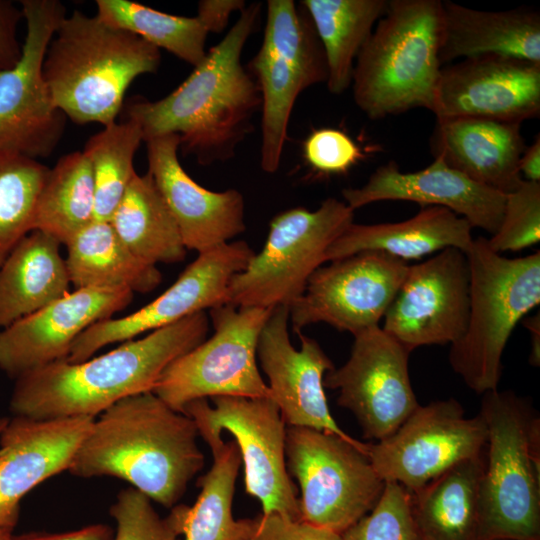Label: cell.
Listing matches in <instances>:
<instances>
[{
  "instance_id": "cell-1",
  "label": "cell",
  "mask_w": 540,
  "mask_h": 540,
  "mask_svg": "<svg viewBox=\"0 0 540 540\" xmlns=\"http://www.w3.org/2000/svg\"><path fill=\"white\" fill-rule=\"evenodd\" d=\"M260 11V3L247 5L224 38L170 94L156 101L136 96L124 102L125 119L139 124L144 141L178 134L179 150L205 166L234 157L261 109L258 85L241 63Z\"/></svg>"
},
{
  "instance_id": "cell-2",
  "label": "cell",
  "mask_w": 540,
  "mask_h": 540,
  "mask_svg": "<svg viewBox=\"0 0 540 540\" xmlns=\"http://www.w3.org/2000/svg\"><path fill=\"white\" fill-rule=\"evenodd\" d=\"M198 436L191 417L153 392L129 396L94 419L68 472L80 478L121 479L172 508L204 466Z\"/></svg>"
},
{
  "instance_id": "cell-3",
  "label": "cell",
  "mask_w": 540,
  "mask_h": 540,
  "mask_svg": "<svg viewBox=\"0 0 540 540\" xmlns=\"http://www.w3.org/2000/svg\"><path fill=\"white\" fill-rule=\"evenodd\" d=\"M206 311L123 342L79 363L59 360L15 379L13 416L35 420L93 417L118 401L152 392L165 368L206 339Z\"/></svg>"
},
{
  "instance_id": "cell-4",
  "label": "cell",
  "mask_w": 540,
  "mask_h": 540,
  "mask_svg": "<svg viewBox=\"0 0 540 540\" xmlns=\"http://www.w3.org/2000/svg\"><path fill=\"white\" fill-rule=\"evenodd\" d=\"M160 49L80 10L66 15L51 38L42 73L55 106L80 125L116 122L131 83L155 73Z\"/></svg>"
},
{
  "instance_id": "cell-5",
  "label": "cell",
  "mask_w": 540,
  "mask_h": 540,
  "mask_svg": "<svg viewBox=\"0 0 540 540\" xmlns=\"http://www.w3.org/2000/svg\"><path fill=\"white\" fill-rule=\"evenodd\" d=\"M441 0H388L352 75L357 107L372 120L430 109L442 64Z\"/></svg>"
},
{
  "instance_id": "cell-6",
  "label": "cell",
  "mask_w": 540,
  "mask_h": 540,
  "mask_svg": "<svg viewBox=\"0 0 540 540\" xmlns=\"http://www.w3.org/2000/svg\"><path fill=\"white\" fill-rule=\"evenodd\" d=\"M479 540H540V418L510 390L482 394Z\"/></svg>"
},
{
  "instance_id": "cell-7",
  "label": "cell",
  "mask_w": 540,
  "mask_h": 540,
  "mask_svg": "<svg viewBox=\"0 0 540 540\" xmlns=\"http://www.w3.org/2000/svg\"><path fill=\"white\" fill-rule=\"evenodd\" d=\"M469 267V315L448 355L453 371L477 394L498 389L502 355L515 326L540 303V252L507 258L487 238L464 252Z\"/></svg>"
},
{
  "instance_id": "cell-8",
  "label": "cell",
  "mask_w": 540,
  "mask_h": 540,
  "mask_svg": "<svg viewBox=\"0 0 540 540\" xmlns=\"http://www.w3.org/2000/svg\"><path fill=\"white\" fill-rule=\"evenodd\" d=\"M354 210L327 198L314 211L296 207L270 222L263 249L228 285L225 304L237 307H290L310 276L326 262L329 246L353 223Z\"/></svg>"
},
{
  "instance_id": "cell-9",
  "label": "cell",
  "mask_w": 540,
  "mask_h": 540,
  "mask_svg": "<svg viewBox=\"0 0 540 540\" xmlns=\"http://www.w3.org/2000/svg\"><path fill=\"white\" fill-rule=\"evenodd\" d=\"M368 446L287 426L286 466L300 487V520L342 534L371 511L385 482L367 456Z\"/></svg>"
},
{
  "instance_id": "cell-10",
  "label": "cell",
  "mask_w": 540,
  "mask_h": 540,
  "mask_svg": "<svg viewBox=\"0 0 540 540\" xmlns=\"http://www.w3.org/2000/svg\"><path fill=\"white\" fill-rule=\"evenodd\" d=\"M273 308L228 304L209 310L213 335L173 360L152 392L177 412L217 396L272 398L257 365L260 333Z\"/></svg>"
},
{
  "instance_id": "cell-11",
  "label": "cell",
  "mask_w": 540,
  "mask_h": 540,
  "mask_svg": "<svg viewBox=\"0 0 540 540\" xmlns=\"http://www.w3.org/2000/svg\"><path fill=\"white\" fill-rule=\"evenodd\" d=\"M188 403L183 413L193 419L208 444L232 434L244 465L247 494L259 500L262 514L300 520L299 497L285 458L286 424L272 398L217 396Z\"/></svg>"
},
{
  "instance_id": "cell-12",
  "label": "cell",
  "mask_w": 540,
  "mask_h": 540,
  "mask_svg": "<svg viewBox=\"0 0 540 540\" xmlns=\"http://www.w3.org/2000/svg\"><path fill=\"white\" fill-rule=\"evenodd\" d=\"M26 34L22 55L0 73V152L49 157L61 141L66 116L55 106L43 78L47 46L67 15L58 0H21Z\"/></svg>"
},
{
  "instance_id": "cell-13",
  "label": "cell",
  "mask_w": 540,
  "mask_h": 540,
  "mask_svg": "<svg viewBox=\"0 0 540 540\" xmlns=\"http://www.w3.org/2000/svg\"><path fill=\"white\" fill-rule=\"evenodd\" d=\"M487 431L483 418L466 417L455 399L419 405L390 436L369 443L367 456L384 482L413 493L455 464L481 455Z\"/></svg>"
},
{
  "instance_id": "cell-14",
  "label": "cell",
  "mask_w": 540,
  "mask_h": 540,
  "mask_svg": "<svg viewBox=\"0 0 540 540\" xmlns=\"http://www.w3.org/2000/svg\"><path fill=\"white\" fill-rule=\"evenodd\" d=\"M309 278L303 294L289 307L296 334L308 325L327 323L353 336L379 326L409 265L378 251H363L329 261Z\"/></svg>"
},
{
  "instance_id": "cell-15",
  "label": "cell",
  "mask_w": 540,
  "mask_h": 540,
  "mask_svg": "<svg viewBox=\"0 0 540 540\" xmlns=\"http://www.w3.org/2000/svg\"><path fill=\"white\" fill-rule=\"evenodd\" d=\"M409 354L375 326L354 335L348 360L324 375V388L339 392L338 405L355 416L366 439L390 436L420 405L410 381Z\"/></svg>"
},
{
  "instance_id": "cell-16",
  "label": "cell",
  "mask_w": 540,
  "mask_h": 540,
  "mask_svg": "<svg viewBox=\"0 0 540 540\" xmlns=\"http://www.w3.org/2000/svg\"><path fill=\"white\" fill-rule=\"evenodd\" d=\"M254 254L242 240L198 253L178 279L152 302L124 317L96 322L82 332L66 361H85L107 345L135 339L140 334L225 304L231 278L246 268Z\"/></svg>"
},
{
  "instance_id": "cell-17",
  "label": "cell",
  "mask_w": 540,
  "mask_h": 540,
  "mask_svg": "<svg viewBox=\"0 0 540 540\" xmlns=\"http://www.w3.org/2000/svg\"><path fill=\"white\" fill-rule=\"evenodd\" d=\"M468 315V261L463 251L446 248L409 266L382 329L411 352L453 344L464 334Z\"/></svg>"
},
{
  "instance_id": "cell-18",
  "label": "cell",
  "mask_w": 540,
  "mask_h": 540,
  "mask_svg": "<svg viewBox=\"0 0 540 540\" xmlns=\"http://www.w3.org/2000/svg\"><path fill=\"white\" fill-rule=\"evenodd\" d=\"M436 119L521 123L540 115V64L496 55L442 66L429 109Z\"/></svg>"
},
{
  "instance_id": "cell-19",
  "label": "cell",
  "mask_w": 540,
  "mask_h": 540,
  "mask_svg": "<svg viewBox=\"0 0 540 540\" xmlns=\"http://www.w3.org/2000/svg\"><path fill=\"white\" fill-rule=\"evenodd\" d=\"M288 326L289 307H274L257 346V357L284 423L358 442L338 426L328 407L323 378L334 368L332 361L315 339L302 332L297 334L300 348L295 349Z\"/></svg>"
},
{
  "instance_id": "cell-20",
  "label": "cell",
  "mask_w": 540,
  "mask_h": 540,
  "mask_svg": "<svg viewBox=\"0 0 540 540\" xmlns=\"http://www.w3.org/2000/svg\"><path fill=\"white\" fill-rule=\"evenodd\" d=\"M126 288H80L0 330V370L16 379L66 360L76 338L96 322L127 307Z\"/></svg>"
},
{
  "instance_id": "cell-21",
  "label": "cell",
  "mask_w": 540,
  "mask_h": 540,
  "mask_svg": "<svg viewBox=\"0 0 540 540\" xmlns=\"http://www.w3.org/2000/svg\"><path fill=\"white\" fill-rule=\"evenodd\" d=\"M354 211L373 202L402 200L449 209L474 228L493 235L502 221L506 195L470 179L435 156L426 168L403 172L394 161L379 166L358 188L342 190Z\"/></svg>"
},
{
  "instance_id": "cell-22",
  "label": "cell",
  "mask_w": 540,
  "mask_h": 540,
  "mask_svg": "<svg viewBox=\"0 0 540 540\" xmlns=\"http://www.w3.org/2000/svg\"><path fill=\"white\" fill-rule=\"evenodd\" d=\"M94 419H8L0 433V529L13 532L22 498L43 481L68 471Z\"/></svg>"
},
{
  "instance_id": "cell-23",
  "label": "cell",
  "mask_w": 540,
  "mask_h": 540,
  "mask_svg": "<svg viewBox=\"0 0 540 540\" xmlns=\"http://www.w3.org/2000/svg\"><path fill=\"white\" fill-rule=\"evenodd\" d=\"M144 142L148 172L172 213L187 250L201 253L228 243L245 231L243 195L236 189L210 191L195 182L179 162L178 134Z\"/></svg>"
},
{
  "instance_id": "cell-24",
  "label": "cell",
  "mask_w": 540,
  "mask_h": 540,
  "mask_svg": "<svg viewBox=\"0 0 540 540\" xmlns=\"http://www.w3.org/2000/svg\"><path fill=\"white\" fill-rule=\"evenodd\" d=\"M525 147L521 123L474 117L437 119L431 138L434 157L505 195L524 181L519 160Z\"/></svg>"
},
{
  "instance_id": "cell-25",
  "label": "cell",
  "mask_w": 540,
  "mask_h": 540,
  "mask_svg": "<svg viewBox=\"0 0 540 540\" xmlns=\"http://www.w3.org/2000/svg\"><path fill=\"white\" fill-rule=\"evenodd\" d=\"M440 61L496 55L540 64V13L529 8L483 11L442 1Z\"/></svg>"
},
{
  "instance_id": "cell-26",
  "label": "cell",
  "mask_w": 540,
  "mask_h": 540,
  "mask_svg": "<svg viewBox=\"0 0 540 540\" xmlns=\"http://www.w3.org/2000/svg\"><path fill=\"white\" fill-rule=\"evenodd\" d=\"M473 227L444 207L428 206L400 222L352 223L328 248L326 261L363 251L386 253L402 261L420 259L446 248L463 252L471 244Z\"/></svg>"
},
{
  "instance_id": "cell-27",
  "label": "cell",
  "mask_w": 540,
  "mask_h": 540,
  "mask_svg": "<svg viewBox=\"0 0 540 540\" xmlns=\"http://www.w3.org/2000/svg\"><path fill=\"white\" fill-rule=\"evenodd\" d=\"M62 244L44 232L24 236L0 266V328L44 308L70 291Z\"/></svg>"
},
{
  "instance_id": "cell-28",
  "label": "cell",
  "mask_w": 540,
  "mask_h": 540,
  "mask_svg": "<svg viewBox=\"0 0 540 540\" xmlns=\"http://www.w3.org/2000/svg\"><path fill=\"white\" fill-rule=\"evenodd\" d=\"M484 452L410 493L416 531L426 540H479Z\"/></svg>"
},
{
  "instance_id": "cell-29",
  "label": "cell",
  "mask_w": 540,
  "mask_h": 540,
  "mask_svg": "<svg viewBox=\"0 0 540 540\" xmlns=\"http://www.w3.org/2000/svg\"><path fill=\"white\" fill-rule=\"evenodd\" d=\"M65 246V263L75 289L126 288L145 294L162 281L157 266L136 257L110 221L93 219Z\"/></svg>"
},
{
  "instance_id": "cell-30",
  "label": "cell",
  "mask_w": 540,
  "mask_h": 540,
  "mask_svg": "<svg viewBox=\"0 0 540 540\" xmlns=\"http://www.w3.org/2000/svg\"><path fill=\"white\" fill-rule=\"evenodd\" d=\"M110 223L127 248L148 264L178 263L186 257L177 223L148 171L134 175Z\"/></svg>"
},
{
  "instance_id": "cell-31",
  "label": "cell",
  "mask_w": 540,
  "mask_h": 540,
  "mask_svg": "<svg viewBox=\"0 0 540 540\" xmlns=\"http://www.w3.org/2000/svg\"><path fill=\"white\" fill-rule=\"evenodd\" d=\"M322 44L328 91L339 95L352 83L356 58L385 14L388 0H303Z\"/></svg>"
},
{
  "instance_id": "cell-32",
  "label": "cell",
  "mask_w": 540,
  "mask_h": 540,
  "mask_svg": "<svg viewBox=\"0 0 540 540\" xmlns=\"http://www.w3.org/2000/svg\"><path fill=\"white\" fill-rule=\"evenodd\" d=\"M213 464L197 482L200 493L189 506L184 540H254L257 517L235 519L232 502L235 482L242 464L235 440L208 445Z\"/></svg>"
},
{
  "instance_id": "cell-33",
  "label": "cell",
  "mask_w": 540,
  "mask_h": 540,
  "mask_svg": "<svg viewBox=\"0 0 540 540\" xmlns=\"http://www.w3.org/2000/svg\"><path fill=\"white\" fill-rule=\"evenodd\" d=\"M94 206L91 164L83 151L68 153L47 173L35 206L33 230L66 245L94 219Z\"/></svg>"
},
{
  "instance_id": "cell-34",
  "label": "cell",
  "mask_w": 540,
  "mask_h": 540,
  "mask_svg": "<svg viewBox=\"0 0 540 540\" xmlns=\"http://www.w3.org/2000/svg\"><path fill=\"white\" fill-rule=\"evenodd\" d=\"M248 71L261 95V168L274 173L280 166L294 104L304 90L319 83L301 67L262 46Z\"/></svg>"
},
{
  "instance_id": "cell-35",
  "label": "cell",
  "mask_w": 540,
  "mask_h": 540,
  "mask_svg": "<svg viewBox=\"0 0 540 540\" xmlns=\"http://www.w3.org/2000/svg\"><path fill=\"white\" fill-rule=\"evenodd\" d=\"M96 7V15L104 22L167 50L193 67L207 54L208 32L196 16L171 15L129 0H97Z\"/></svg>"
},
{
  "instance_id": "cell-36",
  "label": "cell",
  "mask_w": 540,
  "mask_h": 540,
  "mask_svg": "<svg viewBox=\"0 0 540 540\" xmlns=\"http://www.w3.org/2000/svg\"><path fill=\"white\" fill-rule=\"evenodd\" d=\"M143 141L144 135L139 124L125 119L104 126L86 142L83 153L93 173L95 220L110 221L137 173L134 157Z\"/></svg>"
},
{
  "instance_id": "cell-37",
  "label": "cell",
  "mask_w": 540,
  "mask_h": 540,
  "mask_svg": "<svg viewBox=\"0 0 540 540\" xmlns=\"http://www.w3.org/2000/svg\"><path fill=\"white\" fill-rule=\"evenodd\" d=\"M48 171L36 159L0 152V266L33 230L37 198Z\"/></svg>"
},
{
  "instance_id": "cell-38",
  "label": "cell",
  "mask_w": 540,
  "mask_h": 540,
  "mask_svg": "<svg viewBox=\"0 0 540 540\" xmlns=\"http://www.w3.org/2000/svg\"><path fill=\"white\" fill-rule=\"evenodd\" d=\"M262 47L326 83L328 69L312 20L293 0H268Z\"/></svg>"
},
{
  "instance_id": "cell-39",
  "label": "cell",
  "mask_w": 540,
  "mask_h": 540,
  "mask_svg": "<svg viewBox=\"0 0 540 540\" xmlns=\"http://www.w3.org/2000/svg\"><path fill=\"white\" fill-rule=\"evenodd\" d=\"M188 508L175 505L161 517L146 495L133 487L125 488L109 509L116 524L113 540H182Z\"/></svg>"
},
{
  "instance_id": "cell-40",
  "label": "cell",
  "mask_w": 540,
  "mask_h": 540,
  "mask_svg": "<svg viewBox=\"0 0 540 540\" xmlns=\"http://www.w3.org/2000/svg\"><path fill=\"white\" fill-rule=\"evenodd\" d=\"M342 540H415L411 496L396 482H385L376 505L341 534Z\"/></svg>"
},
{
  "instance_id": "cell-41",
  "label": "cell",
  "mask_w": 540,
  "mask_h": 540,
  "mask_svg": "<svg viewBox=\"0 0 540 540\" xmlns=\"http://www.w3.org/2000/svg\"><path fill=\"white\" fill-rule=\"evenodd\" d=\"M540 240V182L523 181L506 195L499 229L487 239L497 252L519 251Z\"/></svg>"
},
{
  "instance_id": "cell-42",
  "label": "cell",
  "mask_w": 540,
  "mask_h": 540,
  "mask_svg": "<svg viewBox=\"0 0 540 540\" xmlns=\"http://www.w3.org/2000/svg\"><path fill=\"white\" fill-rule=\"evenodd\" d=\"M303 157L316 172L335 175L346 173L365 155L345 132L321 128L312 131L303 142Z\"/></svg>"
},
{
  "instance_id": "cell-43",
  "label": "cell",
  "mask_w": 540,
  "mask_h": 540,
  "mask_svg": "<svg viewBox=\"0 0 540 540\" xmlns=\"http://www.w3.org/2000/svg\"><path fill=\"white\" fill-rule=\"evenodd\" d=\"M254 540H342L341 534L277 513L257 516Z\"/></svg>"
},
{
  "instance_id": "cell-44",
  "label": "cell",
  "mask_w": 540,
  "mask_h": 540,
  "mask_svg": "<svg viewBox=\"0 0 540 540\" xmlns=\"http://www.w3.org/2000/svg\"><path fill=\"white\" fill-rule=\"evenodd\" d=\"M22 20L19 4L0 0V73L12 68L21 58L23 42L18 38V28Z\"/></svg>"
},
{
  "instance_id": "cell-45",
  "label": "cell",
  "mask_w": 540,
  "mask_h": 540,
  "mask_svg": "<svg viewBox=\"0 0 540 540\" xmlns=\"http://www.w3.org/2000/svg\"><path fill=\"white\" fill-rule=\"evenodd\" d=\"M246 6L243 0H201L196 17L208 33H220L227 27L231 14L240 13Z\"/></svg>"
},
{
  "instance_id": "cell-46",
  "label": "cell",
  "mask_w": 540,
  "mask_h": 540,
  "mask_svg": "<svg viewBox=\"0 0 540 540\" xmlns=\"http://www.w3.org/2000/svg\"><path fill=\"white\" fill-rule=\"evenodd\" d=\"M115 530L111 526L96 523L64 532H28L14 535L3 540H113Z\"/></svg>"
},
{
  "instance_id": "cell-47",
  "label": "cell",
  "mask_w": 540,
  "mask_h": 540,
  "mask_svg": "<svg viewBox=\"0 0 540 540\" xmlns=\"http://www.w3.org/2000/svg\"><path fill=\"white\" fill-rule=\"evenodd\" d=\"M519 172L525 181L540 182V137L537 134L535 140L525 147L520 160Z\"/></svg>"
},
{
  "instance_id": "cell-48",
  "label": "cell",
  "mask_w": 540,
  "mask_h": 540,
  "mask_svg": "<svg viewBox=\"0 0 540 540\" xmlns=\"http://www.w3.org/2000/svg\"><path fill=\"white\" fill-rule=\"evenodd\" d=\"M523 325L531 333V353L529 362L536 367L540 365V317L539 313L523 320Z\"/></svg>"
},
{
  "instance_id": "cell-49",
  "label": "cell",
  "mask_w": 540,
  "mask_h": 540,
  "mask_svg": "<svg viewBox=\"0 0 540 540\" xmlns=\"http://www.w3.org/2000/svg\"><path fill=\"white\" fill-rule=\"evenodd\" d=\"M12 533H13L12 531H8V530H5V529H0V540H3L5 538H7Z\"/></svg>"
},
{
  "instance_id": "cell-50",
  "label": "cell",
  "mask_w": 540,
  "mask_h": 540,
  "mask_svg": "<svg viewBox=\"0 0 540 540\" xmlns=\"http://www.w3.org/2000/svg\"><path fill=\"white\" fill-rule=\"evenodd\" d=\"M8 419L7 417H0V433L2 432V430L4 429L5 425L7 424L8 422Z\"/></svg>"
},
{
  "instance_id": "cell-51",
  "label": "cell",
  "mask_w": 540,
  "mask_h": 540,
  "mask_svg": "<svg viewBox=\"0 0 540 540\" xmlns=\"http://www.w3.org/2000/svg\"><path fill=\"white\" fill-rule=\"evenodd\" d=\"M415 540H426V539L422 538V537H421V536H419V535H418V533H417V537H416V539H415Z\"/></svg>"
}]
</instances>
